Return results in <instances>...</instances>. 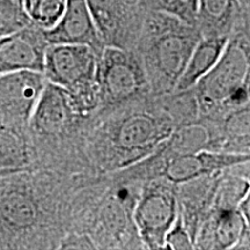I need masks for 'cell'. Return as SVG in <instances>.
<instances>
[{"instance_id": "e0dca14e", "label": "cell", "mask_w": 250, "mask_h": 250, "mask_svg": "<svg viewBox=\"0 0 250 250\" xmlns=\"http://www.w3.org/2000/svg\"><path fill=\"white\" fill-rule=\"evenodd\" d=\"M66 0H21L23 12L30 23L42 30H49L59 22Z\"/></svg>"}, {"instance_id": "ffe728a7", "label": "cell", "mask_w": 250, "mask_h": 250, "mask_svg": "<svg viewBox=\"0 0 250 250\" xmlns=\"http://www.w3.org/2000/svg\"><path fill=\"white\" fill-rule=\"evenodd\" d=\"M165 249L171 250H192L195 249L193 241L190 236L189 232L179 218L177 214L176 221H175L173 227L168 232L165 240Z\"/></svg>"}, {"instance_id": "d6986e66", "label": "cell", "mask_w": 250, "mask_h": 250, "mask_svg": "<svg viewBox=\"0 0 250 250\" xmlns=\"http://www.w3.org/2000/svg\"><path fill=\"white\" fill-rule=\"evenodd\" d=\"M30 23L22 6L15 0H0V36L17 31Z\"/></svg>"}, {"instance_id": "44dd1931", "label": "cell", "mask_w": 250, "mask_h": 250, "mask_svg": "<svg viewBox=\"0 0 250 250\" xmlns=\"http://www.w3.org/2000/svg\"><path fill=\"white\" fill-rule=\"evenodd\" d=\"M237 210L243 215L248 223H250V192L246 195L237 204Z\"/></svg>"}, {"instance_id": "9a60e30c", "label": "cell", "mask_w": 250, "mask_h": 250, "mask_svg": "<svg viewBox=\"0 0 250 250\" xmlns=\"http://www.w3.org/2000/svg\"><path fill=\"white\" fill-rule=\"evenodd\" d=\"M250 15L242 12L237 0H197L196 26L202 36H227Z\"/></svg>"}, {"instance_id": "4fadbf2b", "label": "cell", "mask_w": 250, "mask_h": 250, "mask_svg": "<svg viewBox=\"0 0 250 250\" xmlns=\"http://www.w3.org/2000/svg\"><path fill=\"white\" fill-rule=\"evenodd\" d=\"M46 46L44 33L33 23L0 36V74L19 71L42 73Z\"/></svg>"}, {"instance_id": "ac0fdd59", "label": "cell", "mask_w": 250, "mask_h": 250, "mask_svg": "<svg viewBox=\"0 0 250 250\" xmlns=\"http://www.w3.org/2000/svg\"><path fill=\"white\" fill-rule=\"evenodd\" d=\"M146 4L148 11L164 12L196 26L197 0H146Z\"/></svg>"}, {"instance_id": "30bf717a", "label": "cell", "mask_w": 250, "mask_h": 250, "mask_svg": "<svg viewBox=\"0 0 250 250\" xmlns=\"http://www.w3.org/2000/svg\"><path fill=\"white\" fill-rule=\"evenodd\" d=\"M160 161L159 179L175 186L214 175L233 167L250 162V153H228L217 151H203L183 154H170L164 145L156 151Z\"/></svg>"}, {"instance_id": "52a82bcc", "label": "cell", "mask_w": 250, "mask_h": 250, "mask_svg": "<svg viewBox=\"0 0 250 250\" xmlns=\"http://www.w3.org/2000/svg\"><path fill=\"white\" fill-rule=\"evenodd\" d=\"M99 110L152 95L145 70L134 50L104 46L98 65ZM98 110V111H99Z\"/></svg>"}, {"instance_id": "7a4b0ae2", "label": "cell", "mask_w": 250, "mask_h": 250, "mask_svg": "<svg viewBox=\"0 0 250 250\" xmlns=\"http://www.w3.org/2000/svg\"><path fill=\"white\" fill-rule=\"evenodd\" d=\"M176 129L159 96L96 111L87 122L83 152L95 174L130 167L158 151Z\"/></svg>"}, {"instance_id": "2e32d148", "label": "cell", "mask_w": 250, "mask_h": 250, "mask_svg": "<svg viewBox=\"0 0 250 250\" xmlns=\"http://www.w3.org/2000/svg\"><path fill=\"white\" fill-rule=\"evenodd\" d=\"M227 41V36H202L188 59L173 92H183L193 88L214 66L223 54Z\"/></svg>"}, {"instance_id": "9c48e42d", "label": "cell", "mask_w": 250, "mask_h": 250, "mask_svg": "<svg viewBox=\"0 0 250 250\" xmlns=\"http://www.w3.org/2000/svg\"><path fill=\"white\" fill-rule=\"evenodd\" d=\"M104 46L133 50L148 8L146 0H86Z\"/></svg>"}, {"instance_id": "603a6c76", "label": "cell", "mask_w": 250, "mask_h": 250, "mask_svg": "<svg viewBox=\"0 0 250 250\" xmlns=\"http://www.w3.org/2000/svg\"><path fill=\"white\" fill-rule=\"evenodd\" d=\"M15 1H17V2H19V4H20V5H21V0H15Z\"/></svg>"}, {"instance_id": "8992f818", "label": "cell", "mask_w": 250, "mask_h": 250, "mask_svg": "<svg viewBox=\"0 0 250 250\" xmlns=\"http://www.w3.org/2000/svg\"><path fill=\"white\" fill-rule=\"evenodd\" d=\"M101 52L79 43L48 44L43 61V76L64 88L86 116L100 108L98 65Z\"/></svg>"}, {"instance_id": "ba28073f", "label": "cell", "mask_w": 250, "mask_h": 250, "mask_svg": "<svg viewBox=\"0 0 250 250\" xmlns=\"http://www.w3.org/2000/svg\"><path fill=\"white\" fill-rule=\"evenodd\" d=\"M179 214L176 186L162 179L143 183L133 221L143 249H165V240Z\"/></svg>"}, {"instance_id": "7c38bea8", "label": "cell", "mask_w": 250, "mask_h": 250, "mask_svg": "<svg viewBox=\"0 0 250 250\" xmlns=\"http://www.w3.org/2000/svg\"><path fill=\"white\" fill-rule=\"evenodd\" d=\"M44 83L41 72L0 74V124H28Z\"/></svg>"}, {"instance_id": "3957f363", "label": "cell", "mask_w": 250, "mask_h": 250, "mask_svg": "<svg viewBox=\"0 0 250 250\" xmlns=\"http://www.w3.org/2000/svg\"><path fill=\"white\" fill-rule=\"evenodd\" d=\"M142 187L118 171L87 181L74 195L68 233L86 235L94 249H143L133 221Z\"/></svg>"}, {"instance_id": "8fae6325", "label": "cell", "mask_w": 250, "mask_h": 250, "mask_svg": "<svg viewBox=\"0 0 250 250\" xmlns=\"http://www.w3.org/2000/svg\"><path fill=\"white\" fill-rule=\"evenodd\" d=\"M250 223L237 208L211 206L195 235V249H249Z\"/></svg>"}, {"instance_id": "277c9868", "label": "cell", "mask_w": 250, "mask_h": 250, "mask_svg": "<svg viewBox=\"0 0 250 250\" xmlns=\"http://www.w3.org/2000/svg\"><path fill=\"white\" fill-rule=\"evenodd\" d=\"M201 37L193 24L164 12H147L133 50L142 61L153 96L173 92Z\"/></svg>"}, {"instance_id": "6da1fadb", "label": "cell", "mask_w": 250, "mask_h": 250, "mask_svg": "<svg viewBox=\"0 0 250 250\" xmlns=\"http://www.w3.org/2000/svg\"><path fill=\"white\" fill-rule=\"evenodd\" d=\"M94 176L49 168L0 175V249H58L74 195Z\"/></svg>"}, {"instance_id": "7402d4cb", "label": "cell", "mask_w": 250, "mask_h": 250, "mask_svg": "<svg viewBox=\"0 0 250 250\" xmlns=\"http://www.w3.org/2000/svg\"><path fill=\"white\" fill-rule=\"evenodd\" d=\"M242 12L247 15H250V0H237Z\"/></svg>"}, {"instance_id": "5bb4252c", "label": "cell", "mask_w": 250, "mask_h": 250, "mask_svg": "<svg viewBox=\"0 0 250 250\" xmlns=\"http://www.w3.org/2000/svg\"><path fill=\"white\" fill-rule=\"evenodd\" d=\"M48 44L79 43L101 52L104 44L93 22L86 0H66L64 14L59 22L49 30H43Z\"/></svg>"}, {"instance_id": "5b68a950", "label": "cell", "mask_w": 250, "mask_h": 250, "mask_svg": "<svg viewBox=\"0 0 250 250\" xmlns=\"http://www.w3.org/2000/svg\"><path fill=\"white\" fill-rule=\"evenodd\" d=\"M250 23L232 31L213 67L193 87L199 118H217L249 105Z\"/></svg>"}]
</instances>
